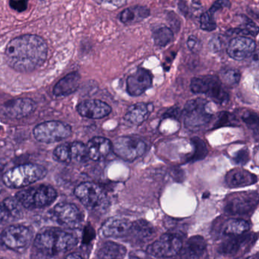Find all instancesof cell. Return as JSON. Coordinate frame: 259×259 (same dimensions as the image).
<instances>
[{
  "instance_id": "obj_8",
  "label": "cell",
  "mask_w": 259,
  "mask_h": 259,
  "mask_svg": "<svg viewBox=\"0 0 259 259\" xmlns=\"http://www.w3.org/2000/svg\"><path fill=\"white\" fill-rule=\"evenodd\" d=\"M33 239L31 229L25 226L12 225L0 233V245L19 251L29 246Z\"/></svg>"
},
{
  "instance_id": "obj_37",
  "label": "cell",
  "mask_w": 259,
  "mask_h": 259,
  "mask_svg": "<svg viewBox=\"0 0 259 259\" xmlns=\"http://www.w3.org/2000/svg\"><path fill=\"white\" fill-rule=\"evenodd\" d=\"M242 120L245 122L247 125L250 128L257 130V126H258V117L257 115L254 112L247 111L242 115Z\"/></svg>"
},
{
  "instance_id": "obj_30",
  "label": "cell",
  "mask_w": 259,
  "mask_h": 259,
  "mask_svg": "<svg viewBox=\"0 0 259 259\" xmlns=\"http://www.w3.org/2000/svg\"><path fill=\"white\" fill-rule=\"evenodd\" d=\"M126 254V248L116 242H105L98 251L100 258H122Z\"/></svg>"
},
{
  "instance_id": "obj_26",
  "label": "cell",
  "mask_w": 259,
  "mask_h": 259,
  "mask_svg": "<svg viewBox=\"0 0 259 259\" xmlns=\"http://www.w3.org/2000/svg\"><path fill=\"white\" fill-rule=\"evenodd\" d=\"M151 11L146 7H134L125 9L121 12L119 19L122 24L126 25L140 22L141 21L149 17Z\"/></svg>"
},
{
  "instance_id": "obj_10",
  "label": "cell",
  "mask_w": 259,
  "mask_h": 259,
  "mask_svg": "<svg viewBox=\"0 0 259 259\" xmlns=\"http://www.w3.org/2000/svg\"><path fill=\"white\" fill-rule=\"evenodd\" d=\"M183 248L180 236L166 233L153 242L147 248L148 254L157 257H170L177 255Z\"/></svg>"
},
{
  "instance_id": "obj_19",
  "label": "cell",
  "mask_w": 259,
  "mask_h": 259,
  "mask_svg": "<svg viewBox=\"0 0 259 259\" xmlns=\"http://www.w3.org/2000/svg\"><path fill=\"white\" fill-rule=\"evenodd\" d=\"M23 206L16 198H8L0 203V221L11 223L23 216Z\"/></svg>"
},
{
  "instance_id": "obj_28",
  "label": "cell",
  "mask_w": 259,
  "mask_h": 259,
  "mask_svg": "<svg viewBox=\"0 0 259 259\" xmlns=\"http://www.w3.org/2000/svg\"><path fill=\"white\" fill-rule=\"evenodd\" d=\"M252 240L251 235H239L232 236L231 239L223 242L218 248V252L225 255L235 254L240 251L242 247Z\"/></svg>"
},
{
  "instance_id": "obj_32",
  "label": "cell",
  "mask_w": 259,
  "mask_h": 259,
  "mask_svg": "<svg viewBox=\"0 0 259 259\" xmlns=\"http://www.w3.org/2000/svg\"><path fill=\"white\" fill-rule=\"evenodd\" d=\"M242 16L244 18V22L242 23V27L230 30L229 32L238 34L239 36L251 35L253 37L257 36V33H258V27L246 16Z\"/></svg>"
},
{
  "instance_id": "obj_22",
  "label": "cell",
  "mask_w": 259,
  "mask_h": 259,
  "mask_svg": "<svg viewBox=\"0 0 259 259\" xmlns=\"http://www.w3.org/2000/svg\"><path fill=\"white\" fill-rule=\"evenodd\" d=\"M256 182L255 175L241 168L232 169L226 176V183L230 188L244 187L254 184Z\"/></svg>"
},
{
  "instance_id": "obj_6",
  "label": "cell",
  "mask_w": 259,
  "mask_h": 259,
  "mask_svg": "<svg viewBox=\"0 0 259 259\" xmlns=\"http://www.w3.org/2000/svg\"><path fill=\"white\" fill-rule=\"evenodd\" d=\"M207 101L202 98L191 100L183 110L184 123L189 130H199L207 125L212 119V114L207 110Z\"/></svg>"
},
{
  "instance_id": "obj_18",
  "label": "cell",
  "mask_w": 259,
  "mask_h": 259,
  "mask_svg": "<svg viewBox=\"0 0 259 259\" xmlns=\"http://www.w3.org/2000/svg\"><path fill=\"white\" fill-rule=\"evenodd\" d=\"M133 223L122 218H112L107 220L101 227V233L105 237L119 238L128 236Z\"/></svg>"
},
{
  "instance_id": "obj_11",
  "label": "cell",
  "mask_w": 259,
  "mask_h": 259,
  "mask_svg": "<svg viewBox=\"0 0 259 259\" xmlns=\"http://www.w3.org/2000/svg\"><path fill=\"white\" fill-rule=\"evenodd\" d=\"M113 151L118 157L128 161H133L143 155L146 144L139 138L120 137L112 143Z\"/></svg>"
},
{
  "instance_id": "obj_29",
  "label": "cell",
  "mask_w": 259,
  "mask_h": 259,
  "mask_svg": "<svg viewBox=\"0 0 259 259\" xmlns=\"http://www.w3.org/2000/svg\"><path fill=\"white\" fill-rule=\"evenodd\" d=\"M249 229V224L243 219L231 218L223 224L221 233L224 236H236L244 234Z\"/></svg>"
},
{
  "instance_id": "obj_33",
  "label": "cell",
  "mask_w": 259,
  "mask_h": 259,
  "mask_svg": "<svg viewBox=\"0 0 259 259\" xmlns=\"http://www.w3.org/2000/svg\"><path fill=\"white\" fill-rule=\"evenodd\" d=\"M71 157L72 161L85 162L89 159V153H88L87 145L82 142H74L70 143Z\"/></svg>"
},
{
  "instance_id": "obj_34",
  "label": "cell",
  "mask_w": 259,
  "mask_h": 259,
  "mask_svg": "<svg viewBox=\"0 0 259 259\" xmlns=\"http://www.w3.org/2000/svg\"><path fill=\"white\" fill-rule=\"evenodd\" d=\"M54 157L57 161L60 163H71L72 157H71L70 143H64L58 145L54 151Z\"/></svg>"
},
{
  "instance_id": "obj_35",
  "label": "cell",
  "mask_w": 259,
  "mask_h": 259,
  "mask_svg": "<svg viewBox=\"0 0 259 259\" xmlns=\"http://www.w3.org/2000/svg\"><path fill=\"white\" fill-rule=\"evenodd\" d=\"M221 80L227 85L234 86L239 84L241 73L238 69H227L221 72Z\"/></svg>"
},
{
  "instance_id": "obj_1",
  "label": "cell",
  "mask_w": 259,
  "mask_h": 259,
  "mask_svg": "<svg viewBox=\"0 0 259 259\" xmlns=\"http://www.w3.org/2000/svg\"><path fill=\"white\" fill-rule=\"evenodd\" d=\"M48 53V45L42 37L26 34L10 42L6 50V59L15 70L31 72L45 63Z\"/></svg>"
},
{
  "instance_id": "obj_13",
  "label": "cell",
  "mask_w": 259,
  "mask_h": 259,
  "mask_svg": "<svg viewBox=\"0 0 259 259\" xmlns=\"http://www.w3.org/2000/svg\"><path fill=\"white\" fill-rule=\"evenodd\" d=\"M258 203L256 192H244L228 198L225 210L230 214H245L254 210Z\"/></svg>"
},
{
  "instance_id": "obj_24",
  "label": "cell",
  "mask_w": 259,
  "mask_h": 259,
  "mask_svg": "<svg viewBox=\"0 0 259 259\" xmlns=\"http://www.w3.org/2000/svg\"><path fill=\"white\" fill-rule=\"evenodd\" d=\"M154 233L155 230L152 224L144 220H139L133 223L128 235H131L136 242L145 243L154 236Z\"/></svg>"
},
{
  "instance_id": "obj_15",
  "label": "cell",
  "mask_w": 259,
  "mask_h": 259,
  "mask_svg": "<svg viewBox=\"0 0 259 259\" xmlns=\"http://www.w3.org/2000/svg\"><path fill=\"white\" fill-rule=\"evenodd\" d=\"M151 86L152 76L146 69L140 68L127 78L126 91L131 96H140Z\"/></svg>"
},
{
  "instance_id": "obj_45",
  "label": "cell",
  "mask_w": 259,
  "mask_h": 259,
  "mask_svg": "<svg viewBox=\"0 0 259 259\" xmlns=\"http://www.w3.org/2000/svg\"><path fill=\"white\" fill-rule=\"evenodd\" d=\"M66 258H82V256L80 255L78 253H72V254H68Z\"/></svg>"
},
{
  "instance_id": "obj_23",
  "label": "cell",
  "mask_w": 259,
  "mask_h": 259,
  "mask_svg": "<svg viewBox=\"0 0 259 259\" xmlns=\"http://www.w3.org/2000/svg\"><path fill=\"white\" fill-rule=\"evenodd\" d=\"M207 245L204 238L201 236L191 237L182 248V257L186 258H199L204 255Z\"/></svg>"
},
{
  "instance_id": "obj_36",
  "label": "cell",
  "mask_w": 259,
  "mask_h": 259,
  "mask_svg": "<svg viewBox=\"0 0 259 259\" xmlns=\"http://www.w3.org/2000/svg\"><path fill=\"white\" fill-rule=\"evenodd\" d=\"M192 142L193 143L194 148H195V152H194L191 160L195 161V160L204 158L207 154V148L205 143L198 138L192 139Z\"/></svg>"
},
{
  "instance_id": "obj_17",
  "label": "cell",
  "mask_w": 259,
  "mask_h": 259,
  "mask_svg": "<svg viewBox=\"0 0 259 259\" xmlns=\"http://www.w3.org/2000/svg\"><path fill=\"white\" fill-rule=\"evenodd\" d=\"M36 104L29 98H19L6 103L4 111L7 116L13 119H22L29 116L36 110Z\"/></svg>"
},
{
  "instance_id": "obj_31",
  "label": "cell",
  "mask_w": 259,
  "mask_h": 259,
  "mask_svg": "<svg viewBox=\"0 0 259 259\" xmlns=\"http://www.w3.org/2000/svg\"><path fill=\"white\" fill-rule=\"evenodd\" d=\"M153 39L157 47L164 48L174 41V31L169 27H160L153 32Z\"/></svg>"
},
{
  "instance_id": "obj_40",
  "label": "cell",
  "mask_w": 259,
  "mask_h": 259,
  "mask_svg": "<svg viewBox=\"0 0 259 259\" xmlns=\"http://www.w3.org/2000/svg\"><path fill=\"white\" fill-rule=\"evenodd\" d=\"M233 116L230 113H226V112L220 113L219 117H218L215 125L216 126L217 125H221L222 126V125H227V124H231L232 122L234 121Z\"/></svg>"
},
{
  "instance_id": "obj_20",
  "label": "cell",
  "mask_w": 259,
  "mask_h": 259,
  "mask_svg": "<svg viewBox=\"0 0 259 259\" xmlns=\"http://www.w3.org/2000/svg\"><path fill=\"white\" fill-rule=\"evenodd\" d=\"M89 158L95 161L104 160L113 151V145L109 139L95 137L91 139L87 145Z\"/></svg>"
},
{
  "instance_id": "obj_21",
  "label": "cell",
  "mask_w": 259,
  "mask_h": 259,
  "mask_svg": "<svg viewBox=\"0 0 259 259\" xmlns=\"http://www.w3.org/2000/svg\"><path fill=\"white\" fill-rule=\"evenodd\" d=\"M231 3L230 0H218L212 7L205 13L201 14L200 17V27L201 29L205 31H213L216 29L217 22L214 19V14L217 12L224 8L230 9Z\"/></svg>"
},
{
  "instance_id": "obj_27",
  "label": "cell",
  "mask_w": 259,
  "mask_h": 259,
  "mask_svg": "<svg viewBox=\"0 0 259 259\" xmlns=\"http://www.w3.org/2000/svg\"><path fill=\"white\" fill-rule=\"evenodd\" d=\"M151 104L138 103L127 110L125 119L133 125H139L148 119L151 111Z\"/></svg>"
},
{
  "instance_id": "obj_38",
  "label": "cell",
  "mask_w": 259,
  "mask_h": 259,
  "mask_svg": "<svg viewBox=\"0 0 259 259\" xmlns=\"http://www.w3.org/2000/svg\"><path fill=\"white\" fill-rule=\"evenodd\" d=\"M28 4V0H10V5L16 12L22 13L26 10Z\"/></svg>"
},
{
  "instance_id": "obj_2",
  "label": "cell",
  "mask_w": 259,
  "mask_h": 259,
  "mask_svg": "<svg viewBox=\"0 0 259 259\" xmlns=\"http://www.w3.org/2000/svg\"><path fill=\"white\" fill-rule=\"evenodd\" d=\"M78 238L59 228H48L41 230L34 241V248L40 254L55 256L66 252L78 244Z\"/></svg>"
},
{
  "instance_id": "obj_5",
  "label": "cell",
  "mask_w": 259,
  "mask_h": 259,
  "mask_svg": "<svg viewBox=\"0 0 259 259\" xmlns=\"http://www.w3.org/2000/svg\"><path fill=\"white\" fill-rule=\"evenodd\" d=\"M191 91L195 94H205L217 104H224L230 99L223 88L222 81L216 75L195 77L191 81Z\"/></svg>"
},
{
  "instance_id": "obj_3",
  "label": "cell",
  "mask_w": 259,
  "mask_h": 259,
  "mask_svg": "<svg viewBox=\"0 0 259 259\" xmlns=\"http://www.w3.org/2000/svg\"><path fill=\"white\" fill-rule=\"evenodd\" d=\"M48 170L37 163H25L15 166L4 174L3 181L7 187L19 189L30 186L45 178Z\"/></svg>"
},
{
  "instance_id": "obj_12",
  "label": "cell",
  "mask_w": 259,
  "mask_h": 259,
  "mask_svg": "<svg viewBox=\"0 0 259 259\" xmlns=\"http://www.w3.org/2000/svg\"><path fill=\"white\" fill-rule=\"evenodd\" d=\"M53 215L56 221L65 228L75 230L81 225L83 215L75 204L60 203L54 207Z\"/></svg>"
},
{
  "instance_id": "obj_43",
  "label": "cell",
  "mask_w": 259,
  "mask_h": 259,
  "mask_svg": "<svg viewBox=\"0 0 259 259\" xmlns=\"http://www.w3.org/2000/svg\"><path fill=\"white\" fill-rule=\"evenodd\" d=\"M99 4H108L116 7H122L126 4L127 0H95Z\"/></svg>"
},
{
  "instance_id": "obj_16",
  "label": "cell",
  "mask_w": 259,
  "mask_h": 259,
  "mask_svg": "<svg viewBox=\"0 0 259 259\" xmlns=\"http://www.w3.org/2000/svg\"><path fill=\"white\" fill-rule=\"evenodd\" d=\"M77 110L83 117L101 119L108 116L112 109L109 104L100 100H87L78 104Z\"/></svg>"
},
{
  "instance_id": "obj_41",
  "label": "cell",
  "mask_w": 259,
  "mask_h": 259,
  "mask_svg": "<svg viewBox=\"0 0 259 259\" xmlns=\"http://www.w3.org/2000/svg\"><path fill=\"white\" fill-rule=\"evenodd\" d=\"M248 160V152L247 150H241L235 156V161L239 164H245Z\"/></svg>"
},
{
  "instance_id": "obj_9",
  "label": "cell",
  "mask_w": 259,
  "mask_h": 259,
  "mask_svg": "<svg viewBox=\"0 0 259 259\" xmlns=\"http://www.w3.org/2000/svg\"><path fill=\"white\" fill-rule=\"evenodd\" d=\"M74 194L82 203L83 205L90 210H95L104 207L107 203V195L98 185L90 182L78 185Z\"/></svg>"
},
{
  "instance_id": "obj_25",
  "label": "cell",
  "mask_w": 259,
  "mask_h": 259,
  "mask_svg": "<svg viewBox=\"0 0 259 259\" xmlns=\"http://www.w3.org/2000/svg\"><path fill=\"white\" fill-rule=\"evenodd\" d=\"M80 78L78 72H72L66 75L56 84L54 95L57 97H65L74 93L79 86Z\"/></svg>"
},
{
  "instance_id": "obj_44",
  "label": "cell",
  "mask_w": 259,
  "mask_h": 259,
  "mask_svg": "<svg viewBox=\"0 0 259 259\" xmlns=\"http://www.w3.org/2000/svg\"><path fill=\"white\" fill-rule=\"evenodd\" d=\"M178 7L179 10H180V12H181L184 16H186V15L189 13V8H188L187 4H186L183 0H180V1H179Z\"/></svg>"
},
{
  "instance_id": "obj_7",
  "label": "cell",
  "mask_w": 259,
  "mask_h": 259,
  "mask_svg": "<svg viewBox=\"0 0 259 259\" xmlns=\"http://www.w3.org/2000/svg\"><path fill=\"white\" fill-rule=\"evenodd\" d=\"M33 133L38 142L54 143L69 137L72 134V128L69 124L60 121H48L37 125Z\"/></svg>"
},
{
  "instance_id": "obj_4",
  "label": "cell",
  "mask_w": 259,
  "mask_h": 259,
  "mask_svg": "<svg viewBox=\"0 0 259 259\" xmlns=\"http://www.w3.org/2000/svg\"><path fill=\"white\" fill-rule=\"evenodd\" d=\"M16 198L24 207L28 209L42 208L55 201L57 192L51 186L40 185L28 188L16 194Z\"/></svg>"
},
{
  "instance_id": "obj_39",
  "label": "cell",
  "mask_w": 259,
  "mask_h": 259,
  "mask_svg": "<svg viewBox=\"0 0 259 259\" xmlns=\"http://www.w3.org/2000/svg\"><path fill=\"white\" fill-rule=\"evenodd\" d=\"M187 47L192 52L198 53L201 50V43L195 36H190L188 38Z\"/></svg>"
},
{
  "instance_id": "obj_42",
  "label": "cell",
  "mask_w": 259,
  "mask_h": 259,
  "mask_svg": "<svg viewBox=\"0 0 259 259\" xmlns=\"http://www.w3.org/2000/svg\"><path fill=\"white\" fill-rule=\"evenodd\" d=\"M208 48L210 51L213 53L218 52L221 48V41L219 38H212L211 40L209 41Z\"/></svg>"
},
{
  "instance_id": "obj_14",
  "label": "cell",
  "mask_w": 259,
  "mask_h": 259,
  "mask_svg": "<svg viewBox=\"0 0 259 259\" xmlns=\"http://www.w3.org/2000/svg\"><path fill=\"white\" fill-rule=\"evenodd\" d=\"M257 45L253 39L239 36L230 40L227 52L233 60L242 61L249 57L255 51Z\"/></svg>"
}]
</instances>
